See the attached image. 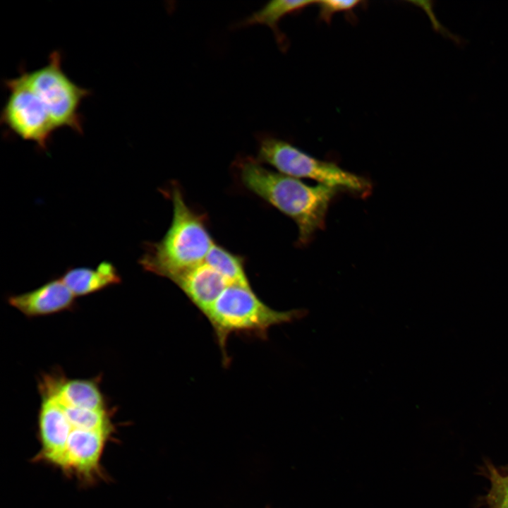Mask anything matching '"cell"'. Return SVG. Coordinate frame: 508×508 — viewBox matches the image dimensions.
<instances>
[{
	"mask_svg": "<svg viewBox=\"0 0 508 508\" xmlns=\"http://www.w3.org/2000/svg\"><path fill=\"white\" fill-rule=\"evenodd\" d=\"M173 218L158 242L145 244L138 262L147 272L171 280L202 262L214 244L202 215L186 202L177 186L171 190Z\"/></svg>",
	"mask_w": 508,
	"mask_h": 508,
	"instance_id": "7a4b0ae2",
	"label": "cell"
},
{
	"mask_svg": "<svg viewBox=\"0 0 508 508\" xmlns=\"http://www.w3.org/2000/svg\"><path fill=\"white\" fill-rule=\"evenodd\" d=\"M8 96L1 110V123L21 139L46 150L57 130L52 118L26 81L23 69L19 76L4 81Z\"/></svg>",
	"mask_w": 508,
	"mask_h": 508,
	"instance_id": "8992f818",
	"label": "cell"
},
{
	"mask_svg": "<svg viewBox=\"0 0 508 508\" xmlns=\"http://www.w3.org/2000/svg\"><path fill=\"white\" fill-rule=\"evenodd\" d=\"M38 425L41 449L37 458L60 468L73 426L63 408L49 397H43Z\"/></svg>",
	"mask_w": 508,
	"mask_h": 508,
	"instance_id": "ba28073f",
	"label": "cell"
},
{
	"mask_svg": "<svg viewBox=\"0 0 508 508\" xmlns=\"http://www.w3.org/2000/svg\"><path fill=\"white\" fill-rule=\"evenodd\" d=\"M44 379L43 397L61 406L90 410H104V401L97 384L90 380H52Z\"/></svg>",
	"mask_w": 508,
	"mask_h": 508,
	"instance_id": "8fae6325",
	"label": "cell"
},
{
	"mask_svg": "<svg viewBox=\"0 0 508 508\" xmlns=\"http://www.w3.org/2000/svg\"><path fill=\"white\" fill-rule=\"evenodd\" d=\"M61 278L75 297L95 294L121 282L116 267L108 261L101 262L95 268H68Z\"/></svg>",
	"mask_w": 508,
	"mask_h": 508,
	"instance_id": "7c38bea8",
	"label": "cell"
},
{
	"mask_svg": "<svg viewBox=\"0 0 508 508\" xmlns=\"http://www.w3.org/2000/svg\"><path fill=\"white\" fill-rule=\"evenodd\" d=\"M60 406L73 428L111 432V425L105 409L90 410Z\"/></svg>",
	"mask_w": 508,
	"mask_h": 508,
	"instance_id": "9a60e30c",
	"label": "cell"
},
{
	"mask_svg": "<svg viewBox=\"0 0 508 508\" xmlns=\"http://www.w3.org/2000/svg\"><path fill=\"white\" fill-rule=\"evenodd\" d=\"M75 298L60 277L51 279L32 291L10 296L8 302L23 315L32 318L71 309Z\"/></svg>",
	"mask_w": 508,
	"mask_h": 508,
	"instance_id": "9c48e42d",
	"label": "cell"
},
{
	"mask_svg": "<svg viewBox=\"0 0 508 508\" xmlns=\"http://www.w3.org/2000/svg\"><path fill=\"white\" fill-rule=\"evenodd\" d=\"M110 433L73 427L60 468L83 480L94 479L100 473L102 454Z\"/></svg>",
	"mask_w": 508,
	"mask_h": 508,
	"instance_id": "52a82bcc",
	"label": "cell"
},
{
	"mask_svg": "<svg viewBox=\"0 0 508 508\" xmlns=\"http://www.w3.org/2000/svg\"><path fill=\"white\" fill-rule=\"evenodd\" d=\"M171 281L205 316L230 285L223 276L205 262L178 274Z\"/></svg>",
	"mask_w": 508,
	"mask_h": 508,
	"instance_id": "30bf717a",
	"label": "cell"
},
{
	"mask_svg": "<svg viewBox=\"0 0 508 508\" xmlns=\"http://www.w3.org/2000/svg\"><path fill=\"white\" fill-rule=\"evenodd\" d=\"M204 262L223 276L230 284L250 286L243 258L221 246L214 243Z\"/></svg>",
	"mask_w": 508,
	"mask_h": 508,
	"instance_id": "5bb4252c",
	"label": "cell"
},
{
	"mask_svg": "<svg viewBox=\"0 0 508 508\" xmlns=\"http://www.w3.org/2000/svg\"><path fill=\"white\" fill-rule=\"evenodd\" d=\"M361 4V1L357 0H324L318 1L316 4L319 8V18L329 23L334 14L352 11Z\"/></svg>",
	"mask_w": 508,
	"mask_h": 508,
	"instance_id": "2e32d148",
	"label": "cell"
},
{
	"mask_svg": "<svg viewBox=\"0 0 508 508\" xmlns=\"http://www.w3.org/2000/svg\"><path fill=\"white\" fill-rule=\"evenodd\" d=\"M237 166L241 181L248 190L295 222L300 244L308 243L325 226L328 207L340 189L322 183L308 185L269 170L251 157L241 158Z\"/></svg>",
	"mask_w": 508,
	"mask_h": 508,
	"instance_id": "6da1fadb",
	"label": "cell"
},
{
	"mask_svg": "<svg viewBox=\"0 0 508 508\" xmlns=\"http://www.w3.org/2000/svg\"><path fill=\"white\" fill-rule=\"evenodd\" d=\"M23 71L27 83L44 106L56 128H69L83 133L79 108L90 91L78 85L66 74L60 52H52L47 64L41 68L30 72Z\"/></svg>",
	"mask_w": 508,
	"mask_h": 508,
	"instance_id": "5b68a950",
	"label": "cell"
},
{
	"mask_svg": "<svg viewBox=\"0 0 508 508\" xmlns=\"http://www.w3.org/2000/svg\"><path fill=\"white\" fill-rule=\"evenodd\" d=\"M257 159L294 178L310 179L319 183L365 195L371 186L365 178L337 164L318 159L291 143L272 135H260Z\"/></svg>",
	"mask_w": 508,
	"mask_h": 508,
	"instance_id": "277c9868",
	"label": "cell"
},
{
	"mask_svg": "<svg viewBox=\"0 0 508 508\" xmlns=\"http://www.w3.org/2000/svg\"><path fill=\"white\" fill-rule=\"evenodd\" d=\"M301 310H276L265 304L250 286L230 284L217 298L205 317L211 324L222 351L223 362H229L226 344L234 333H246L265 338L269 329L291 322Z\"/></svg>",
	"mask_w": 508,
	"mask_h": 508,
	"instance_id": "3957f363",
	"label": "cell"
},
{
	"mask_svg": "<svg viewBox=\"0 0 508 508\" xmlns=\"http://www.w3.org/2000/svg\"><path fill=\"white\" fill-rule=\"evenodd\" d=\"M315 0H274L268 2L258 11L238 23V27L250 26L253 25H265L269 27L274 33L278 44L282 49L286 48L287 40L279 28V23L286 15L303 10L313 4H316Z\"/></svg>",
	"mask_w": 508,
	"mask_h": 508,
	"instance_id": "4fadbf2b",
	"label": "cell"
}]
</instances>
